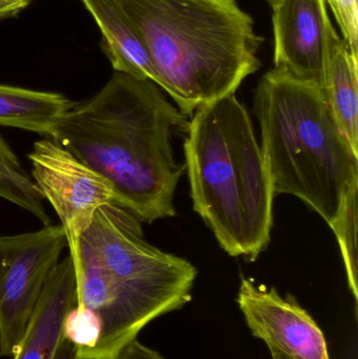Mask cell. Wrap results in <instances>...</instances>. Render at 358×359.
I'll list each match as a JSON object with an SVG mask.
<instances>
[{"mask_svg":"<svg viewBox=\"0 0 358 359\" xmlns=\"http://www.w3.org/2000/svg\"><path fill=\"white\" fill-rule=\"evenodd\" d=\"M333 11L334 17L342 31L351 53L358 57L357 0H325Z\"/></svg>","mask_w":358,"mask_h":359,"instance_id":"cell-16","label":"cell"},{"mask_svg":"<svg viewBox=\"0 0 358 359\" xmlns=\"http://www.w3.org/2000/svg\"><path fill=\"white\" fill-rule=\"evenodd\" d=\"M73 105L64 95L0 84V126L50 137Z\"/></svg>","mask_w":358,"mask_h":359,"instance_id":"cell-13","label":"cell"},{"mask_svg":"<svg viewBox=\"0 0 358 359\" xmlns=\"http://www.w3.org/2000/svg\"><path fill=\"white\" fill-rule=\"evenodd\" d=\"M186 132L193 210L230 257L256 261L270 242L275 194L247 109L227 95L200 107Z\"/></svg>","mask_w":358,"mask_h":359,"instance_id":"cell-4","label":"cell"},{"mask_svg":"<svg viewBox=\"0 0 358 359\" xmlns=\"http://www.w3.org/2000/svg\"><path fill=\"white\" fill-rule=\"evenodd\" d=\"M69 255L76 305L63 339L75 359H117L149 323L191 301L197 268L147 243L140 219L118 203L97 210Z\"/></svg>","mask_w":358,"mask_h":359,"instance_id":"cell-1","label":"cell"},{"mask_svg":"<svg viewBox=\"0 0 358 359\" xmlns=\"http://www.w3.org/2000/svg\"><path fill=\"white\" fill-rule=\"evenodd\" d=\"M358 57L336 33L329 14L324 29L321 88L340 132L358 154Z\"/></svg>","mask_w":358,"mask_h":359,"instance_id":"cell-11","label":"cell"},{"mask_svg":"<svg viewBox=\"0 0 358 359\" xmlns=\"http://www.w3.org/2000/svg\"><path fill=\"white\" fill-rule=\"evenodd\" d=\"M145 46L156 84L191 116L259 71L264 38L235 0H116Z\"/></svg>","mask_w":358,"mask_h":359,"instance_id":"cell-3","label":"cell"},{"mask_svg":"<svg viewBox=\"0 0 358 359\" xmlns=\"http://www.w3.org/2000/svg\"><path fill=\"white\" fill-rule=\"evenodd\" d=\"M358 178L351 183L345 194L338 217L330 227L338 238L346 267L349 288L355 301L358 299L357 217Z\"/></svg>","mask_w":358,"mask_h":359,"instance_id":"cell-15","label":"cell"},{"mask_svg":"<svg viewBox=\"0 0 358 359\" xmlns=\"http://www.w3.org/2000/svg\"><path fill=\"white\" fill-rule=\"evenodd\" d=\"M254 111L275 196L301 198L331 225L358 178V154L340 132L321 86L273 67L259 82Z\"/></svg>","mask_w":358,"mask_h":359,"instance_id":"cell-5","label":"cell"},{"mask_svg":"<svg viewBox=\"0 0 358 359\" xmlns=\"http://www.w3.org/2000/svg\"><path fill=\"white\" fill-rule=\"evenodd\" d=\"M75 305V268L69 255L59 262L46 280L13 359H55L63 341L65 316Z\"/></svg>","mask_w":358,"mask_h":359,"instance_id":"cell-10","label":"cell"},{"mask_svg":"<svg viewBox=\"0 0 358 359\" xmlns=\"http://www.w3.org/2000/svg\"><path fill=\"white\" fill-rule=\"evenodd\" d=\"M0 198L35 215L43 226L50 219L43 206V198L32 176L21 166L8 143L0 135Z\"/></svg>","mask_w":358,"mask_h":359,"instance_id":"cell-14","label":"cell"},{"mask_svg":"<svg viewBox=\"0 0 358 359\" xmlns=\"http://www.w3.org/2000/svg\"><path fill=\"white\" fill-rule=\"evenodd\" d=\"M32 178L60 219L69 253L95 213L116 202L111 184L52 138L36 141L29 154ZM117 203V202H116Z\"/></svg>","mask_w":358,"mask_h":359,"instance_id":"cell-7","label":"cell"},{"mask_svg":"<svg viewBox=\"0 0 358 359\" xmlns=\"http://www.w3.org/2000/svg\"><path fill=\"white\" fill-rule=\"evenodd\" d=\"M188 124L157 84L115 72L97 94L73 103L50 138L106 180L118 204L153 223L177 215L186 165L174 159L172 135Z\"/></svg>","mask_w":358,"mask_h":359,"instance_id":"cell-2","label":"cell"},{"mask_svg":"<svg viewBox=\"0 0 358 359\" xmlns=\"http://www.w3.org/2000/svg\"><path fill=\"white\" fill-rule=\"evenodd\" d=\"M55 359H75L74 358L73 347L64 339H63L62 344H61Z\"/></svg>","mask_w":358,"mask_h":359,"instance_id":"cell-19","label":"cell"},{"mask_svg":"<svg viewBox=\"0 0 358 359\" xmlns=\"http://www.w3.org/2000/svg\"><path fill=\"white\" fill-rule=\"evenodd\" d=\"M273 10L275 69L321 86L325 0H283Z\"/></svg>","mask_w":358,"mask_h":359,"instance_id":"cell-9","label":"cell"},{"mask_svg":"<svg viewBox=\"0 0 358 359\" xmlns=\"http://www.w3.org/2000/svg\"><path fill=\"white\" fill-rule=\"evenodd\" d=\"M237 303L252 335L269 350L292 359H330L323 331L294 295L282 297L275 287L242 276Z\"/></svg>","mask_w":358,"mask_h":359,"instance_id":"cell-8","label":"cell"},{"mask_svg":"<svg viewBox=\"0 0 358 359\" xmlns=\"http://www.w3.org/2000/svg\"><path fill=\"white\" fill-rule=\"evenodd\" d=\"M27 6L17 2H0V21L19 14Z\"/></svg>","mask_w":358,"mask_h":359,"instance_id":"cell-18","label":"cell"},{"mask_svg":"<svg viewBox=\"0 0 358 359\" xmlns=\"http://www.w3.org/2000/svg\"><path fill=\"white\" fill-rule=\"evenodd\" d=\"M32 0H0V2H17V4H25V6H29Z\"/></svg>","mask_w":358,"mask_h":359,"instance_id":"cell-21","label":"cell"},{"mask_svg":"<svg viewBox=\"0 0 358 359\" xmlns=\"http://www.w3.org/2000/svg\"><path fill=\"white\" fill-rule=\"evenodd\" d=\"M100 29L103 50L115 72L139 80H151L156 75L151 59L136 29L116 0H80Z\"/></svg>","mask_w":358,"mask_h":359,"instance_id":"cell-12","label":"cell"},{"mask_svg":"<svg viewBox=\"0 0 358 359\" xmlns=\"http://www.w3.org/2000/svg\"><path fill=\"white\" fill-rule=\"evenodd\" d=\"M117 359H165L159 352L142 343L135 339L132 343L128 344L121 353L119 354Z\"/></svg>","mask_w":358,"mask_h":359,"instance_id":"cell-17","label":"cell"},{"mask_svg":"<svg viewBox=\"0 0 358 359\" xmlns=\"http://www.w3.org/2000/svg\"><path fill=\"white\" fill-rule=\"evenodd\" d=\"M271 358L273 359H292L288 358L285 354L281 353V352L277 351V350H270Z\"/></svg>","mask_w":358,"mask_h":359,"instance_id":"cell-20","label":"cell"},{"mask_svg":"<svg viewBox=\"0 0 358 359\" xmlns=\"http://www.w3.org/2000/svg\"><path fill=\"white\" fill-rule=\"evenodd\" d=\"M67 247L60 225L0 236V355L13 358L61 253Z\"/></svg>","mask_w":358,"mask_h":359,"instance_id":"cell-6","label":"cell"},{"mask_svg":"<svg viewBox=\"0 0 358 359\" xmlns=\"http://www.w3.org/2000/svg\"><path fill=\"white\" fill-rule=\"evenodd\" d=\"M266 1L270 4L271 8H273V6H277V4H279L280 2L283 1V0H266Z\"/></svg>","mask_w":358,"mask_h":359,"instance_id":"cell-22","label":"cell"}]
</instances>
